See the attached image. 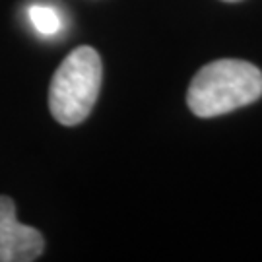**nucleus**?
I'll list each match as a JSON object with an SVG mask.
<instances>
[{
    "label": "nucleus",
    "instance_id": "3",
    "mask_svg": "<svg viewBox=\"0 0 262 262\" xmlns=\"http://www.w3.org/2000/svg\"><path fill=\"white\" fill-rule=\"evenodd\" d=\"M45 247L37 229L16 220V204L10 196H0V262H33Z\"/></svg>",
    "mask_w": 262,
    "mask_h": 262
},
{
    "label": "nucleus",
    "instance_id": "4",
    "mask_svg": "<svg viewBox=\"0 0 262 262\" xmlns=\"http://www.w3.org/2000/svg\"><path fill=\"white\" fill-rule=\"evenodd\" d=\"M29 19L33 24V28L39 35L53 37L62 29V19L58 16V12L45 4H35L29 8Z\"/></svg>",
    "mask_w": 262,
    "mask_h": 262
},
{
    "label": "nucleus",
    "instance_id": "1",
    "mask_svg": "<svg viewBox=\"0 0 262 262\" xmlns=\"http://www.w3.org/2000/svg\"><path fill=\"white\" fill-rule=\"evenodd\" d=\"M262 95V72L251 62L222 58L202 66L187 92L188 109L200 119L220 117L254 103Z\"/></svg>",
    "mask_w": 262,
    "mask_h": 262
},
{
    "label": "nucleus",
    "instance_id": "5",
    "mask_svg": "<svg viewBox=\"0 0 262 262\" xmlns=\"http://www.w3.org/2000/svg\"><path fill=\"white\" fill-rule=\"evenodd\" d=\"M224 2H241V0H224Z\"/></svg>",
    "mask_w": 262,
    "mask_h": 262
},
{
    "label": "nucleus",
    "instance_id": "2",
    "mask_svg": "<svg viewBox=\"0 0 262 262\" xmlns=\"http://www.w3.org/2000/svg\"><path fill=\"white\" fill-rule=\"evenodd\" d=\"M101 58L92 47H78L56 68L49 85L51 115L64 126L88 119L101 90Z\"/></svg>",
    "mask_w": 262,
    "mask_h": 262
}]
</instances>
